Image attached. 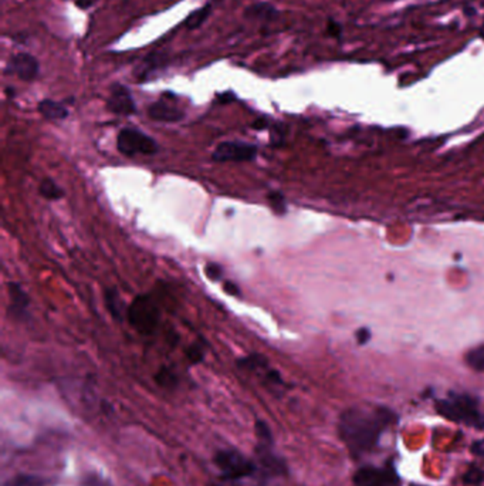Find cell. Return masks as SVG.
<instances>
[{"mask_svg": "<svg viewBox=\"0 0 484 486\" xmlns=\"http://www.w3.org/2000/svg\"><path fill=\"white\" fill-rule=\"evenodd\" d=\"M395 420V414L383 407H354L341 416L338 432L351 454L362 455L378 444L382 432Z\"/></svg>", "mask_w": 484, "mask_h": 486, "instance_id": "cell-1", "label": "cell"}, {"mask_svg": "<svg viewBox=\"0 0 484 486\" xmlns=\"http://www.w3.org/2000/svg\"><path fill=\"white\" fill-rule=\"evenodd\" d=\"M436 411L449 421L484 430V416L478 410V402L467 394L450 392L447 398L438 399Z\"/></svg>", "mask_w": 484, "mask_h": 486, "instance_id": "cell-2", "label": "cell"}, {"mask_svg": "<svg viewBox=\"0 0 484 486\" xmlns=\"http://www.w3.org/2000/svg\"><path fill=\"white\" fill-rule=\"evenodd\" d=\"M215 463L227 480H237L252 476L256 472V465L248 456L236 449H220L215 455Z\"/></svg>", "mask_w": 484, "mask_h": 486, "instance_id": "cell-3", "label": "cell"}, {"mask_svg": "<svg viewBox=\"0 0 484 486\" xmlns=\"http://www.w3.org/2000/svg\"><path fill=\"white\" fill-rule=\"evenodd\" d=\"M127 317L135 330L144 335H151L158 328L159 310L148 296H139L129 306Z\"/></svg>", "mask_w": 484, "mask_h": 486, "instance_id": "cell-4", "label": "cell"}, {"mask_svg": "<svg viewBox=\"0 0 484 486\" xmlns=\"http://www.w3.org/2000/svg\"><path fill=\"white\" fill-rule=\"evenodd\" d=\"M117 148L127 156L153 155L158 152L156 141L135 128H122L117 137Z\"/></svg>", "mask_w": 484, "mask_h": 486, "instance_id": "cell-5", "label": "cell"}, {"mask_svg": "<svg viewBox=\"0 0 484 486\" xmlns=\"http://www.w3.org/2000/svg\"><path fill=\"white\" fill-rule=\"evenodd\" d=\"M257 155V147L243 141H224L220 142L212 158L216 162H248Z\"/></svg>", "mask_w": 484, "mask_h": 486, "instance_id": "cell-6", "label": "cell"}, {"mask_svg": "<svg viewBox=\"0 0 484 486\" xmlns=\"http://www.w3.org/2000/svg\"><path fill=\"white\" fill-rule=\"evenodd\" d=\"M355 486H400V479L392 468L365 466L354 475Z\"/></svg>", "mask_w": 484, "mask_h": 486, "instance_id": "cell-7", "label": "cell"}, {"mask_svg": "<svg viewBox=\"0 0 484 486\" xmlns=\"http://www.w3.org/2000/svg\"><path fill=\"white\" fill-rule=\"evenodd\" d=\"M6 70L23 81H33L39 75L40 64L34 56L29 53H18L11 56Z\"/></svg>", "mask_w": 484, "mask_h": 486, "instance_id": "cell-8", "label": "cell"}, {"mask_svg": "<svg viewBox=\"0 0 484 486\" xmlns=\"http://www.w3.org/2000/svg\"><path fill=\"white\" fill-rule=\"evenodd\" d=\"M107 108L117 116H131L136 111L131 92L122 85H114L107 101Z\"/></svg>", "mask_w": 484, "mask_h": 486, "instance_id": "cell-9", "label": "cell"}, {"mask_svg": "<svg viewBox=\"0 0 484 486\" xmlns=\"http://www.w3.org/2000/svg\"><path fill=\"white\" fill-rule=\"evenodd\" d=\"M148 116L155 121L163 123H178L185 117L182 108H179L175 103L168 100H159L149 106Z\"/></svg>", "mask_w": 484, "mask_h": 486, "instance_id": "cell-10", "label": "cell"}, {"mask_svg": "<svg viewBox=\"0 0 484 486\" xmlns=\"http://www.w3.org/2000/svg\"><path fill=\"white\" fill-rule=\"evenodd\" d=\"M9 294L12 300L11 313L13 317L25 320L27 314V307L30 306V299L27 293L18 283H9Z\"/></svg>", "mask_w": 484, "mask_h": 486, "instance_id": "cell-11", "label": "cell"}, {"mask_svg": "<svg viewBox=\"0 0 484 486\" xmlns=\"http://www.w3.org/2000/svg\"><path fill=\"white\" fill-rule=\"evenodd\" d=\"M39 113L47 120H64L68 116V110L54 100H43L39 104Z\"/></svg>", "mask_w": 484, "mask_h": 486, "instance_id": "cell-12", "label": "cell"}, {"mask_svg": "<svg viewBox=\"0 0 484 486\" xmlns=\"http://www.w3.org/2000/svg\"><path fill=\"white\" fill-rule=\"evenodd\" d=\"M49 479L40 475L20 473L5 482L4 486H47Z\"/></svg>", "mask_w": 484, "mask_h": 486, "instance_id": "cell-13", "label": "cell"}, {"mask_svg": "<svg viewBox=\"0 0 484 486\" xmlns=\"http://www.w3.org/2000/svg\"><path fill=\"white\" fill-rule=\"evenodd\" d=\"M106 304L115 320L124 318V303L115 289L106 290Z\"/></svg>", "mask_w": 484, "mask_h": 486, "instance_id": "cell-14", "label": "cell"}, {"mask_svg": "<svg viewBox=\"0 0 484 486\" xmlns=\"http://www.w3.org/2000/svg\"><path fill=\"white\" fill-rule=\"evenodd\" d=\"M237 366L249 371H260L267 368V360L262 354H252L237 361Z\"/></svg>", "mask_w": 484, "mask_h": 486, "instance_id": "cell-15", "label": "cell"}, {"mask_svg": "<svg viewBox=\"0 0 484 486\" xmlns=\"http://www.w3.org/2000/svg\"><path fill=\"white\" fill-rule=\"evenodd\" d=\"M39 192L43 198L49 199V201H58L63 198L64 192L63 189L51 180V178H46L43 180V182L40 184V188H39Z\"/></svg>", "mask_w": 484, "mask_h": 486, "instance_id": "cell-16", "label": "cell"}, {"mask_svg": "<svg viewBox=\"0 0 484 486\" xmlns=\"http://www.w3.org/2000/svg\"><path fill=\"white\" fill-rule=\"evenodd\" d=\"M276 15H277V11L267 4H257L248 9V16L255 18V19H262V20H273Z\"/></svg>", "mask_w": 484, "mask_h": 486, "instance_id": "cell-17", "label": "cell"}, {"mask_svg": "<svg viewBox=\"0 0 484 486\" xmlns=\"http://www.w3.org/2000/svg\"><path fill=\"white\" fill-rule=\"evenodd\" d=\"M466 363L476 371H484V346L471 349L466 354Z\"/></svg>", "mask_w": 484, "mask_h": 486, "instance_id": "cell-18", "label": "cell"}, {"mask_svg": "<svg viewBox=\"0 0 484 486\" xmlns=\"http://www.w3.org/2000/svg\"><path fill=\"white\" fill-rule=\"evenodd\" d=\"M210 9H212V8L208 5V6H205V8H202V9L196 11V12H193V13L186 19V27L191 29V30L200 27V26L206 22V19L209 18V15H210V12H212Z\"/></svg>", "mask_w": 484, "mask_h": 486, "instance_id": "cell-19", "label": "cell"}, {"mask_svg": "<svg viewBox=\"0 0 484 486\" xmlns=\"http://www.w3.org/2000/svg\"><path fill=\"white\" fill-rule=\"evenodd\" d=\"M155 378H156V382L163 387H174L178 382L177 375L168 368H160Z\"/></svg>", "mask_w": 484, "mask_h": 486, "instance_id": "cell-20", "label": "cell"}, {"mask_svg": "<svg viewBox=\"0 0 484 486\" xmlns=\"http://www.w3.org/2000/svg\"><path fill=\"white\" fill-rule=\"evenodd\" d=\"M269 202H270V205H272V208H273V211L276 213H279V215L286 213L287 205H286V198H284L283 194H280L277 191L270 192L269 194Z\"/></svg>", "mask_w": 484, "mask_h": 486, "instance_id": "cell-21", "label": "cell"}, {"mask_svg": "<svg viewBox=\"0 0 484 486\" xmlns=\"http://www.w3.org/2000/svg\"><path fill=\"white\" fill-rule=\"evenodd\" d=\"M484 478V472L476 466H471L464 475H463V482L466 485H478Z\"/></svg>", "mask_w": 484, "mask_h": 486, "instance_id": "cell-22", "label": "cell"}, {"mask_svg": "<svg viewBox=\"0 0 484 486\" xmlns=\"http://www.w3.org/2000/svg\"><path fill=\"white\" fill-rule=\"evenodd\" d=\"M186 356H188V359H189L191 363L198 364V363H200V361L203 360V356H205L203 347L199 346V344H192V346L188 349Z\"/></svg>", "mask_w": 484, "mask_h": 486, "instance_id": "cell-23", "label": "cell"}, {"mask_svg": "<svg viewBox=\"0 0 484 486\" xmlns=\"http://www.w3.org/2000/svg\"><path fill=\"white\" fill-rule=\"evenodd\" d=\"M205 273L210 280H220L222 275H223V269L216 263H209L205 268Z\"/></svg>", "mask_w": 484, "mask_h": 486, "instance_id": "cell-24", "label": "cell"}, {"mask_svg": "<svg viewBox=\"0 0 484 486\" xmlns=\"http://www.w3.org/2000/svg\"><path fill=\"white\" fill-rule=\"evenodd\" d=\"M357 340H358V343L361 344V346H364V344H367L369 340H371V332L368 330V329H359L358 332H357Z\"/></svg>", "mask_w": 484, "mask_h": 486, "instance_id": "cell-25", "label": "cell"}, {"mask_svg": "<svg viewBox=\"0 0 484 486\" xmlns=\"http://www.w3.org/2000/svg\"><path fill=\"white\" fill-rule=\"evenodd\" d=\"M471 452H473L474 455L484 456V438L476 441V442L471 445Z\"/></svg>", "mask_w": 484, "mask_h": 486, "instance_id": "cell-26", "label": "cell"}, {"mask_svg": "<svg viewBox=\"0 0 484 486\" xmlns=\"http://www.w3.org/2000/svg\"><path fill=\"white\" fill-rule=\"evenodd\" d=\"M329 33L331 36H334V37H340L341 36V26L337 22L330 20V23H329Z\"/></svg>", "mask_w": 484, "mask_h": 486, "instance_id": "cell-27", "label": "cell"}, {"mask_svg": "<svg viewBox=\"0 0 484 486\" xmlns=\"http://www.w3.org/2000/svg\"><path fill=\"white\" fill-rule=\"evenodd\" d=\"M224 292L227 294H231V296H237L240 293L238 290V286H236L233 282H226L224 283Z\"/></svg>", "mask_w": 484, "mask_h": 486, "instance_id": "cell-28", "label": "cell"}, {"mask_svg": "<svg viewBox=\"0 0 484 486\" xmlns=\"http://www.w3.org/2000/svg\"><path fill=\"white\" fill-rule=\"evenodd\" d=\"M96 0H77V6H79L82 9H89Z\"/></svg>", "mask_w": 484, "mask_h": 486, "instance_id": "cell-29", "label": "cell"}, {"mask_svg": "<svg viewBox=\"0 0 484 486\" xmlns=\"http://www.w3.org/2000/svg\"><path fill=\"white\" fill-rule=\"evenodd\" d=\"M252 127H253L255 130H263V128L267 127V121H266L265 118H259L257 121H255V123L252 124Z\"/></svg>", "mask_w": 484, "mask_h": 486, "instance_id": "cell-30", "label": "cell"}, {"mask_svg": "<svg viewBox=\"0 0 484 486\" xmlns=\"http://www.w3.org/2000/svg\"><path fill=\"white\" fill-rule=\"evenodd\" d=\"M481 37H483V39H484V29H483V30H481Z\"/></svg>", "mask_w": 484, "mask_h": 486, "instance_id": "cell-31", "label": "cell"}]
</instances>
